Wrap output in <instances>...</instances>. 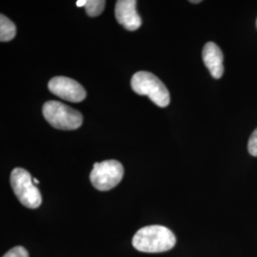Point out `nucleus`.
Here are the masks:
<instances>
[{
	"instance_id": "obj_1",
	"label": "nucleus",
	"mask_w": 257,
	"mask_h": 257,
	"mask_svg": "<svg viewBox=\"0 0 257 257\" xmlns=\"http://www.w3.org/2000/svg\"><path fill=\"white\" fill-rule=\"evenodd\" d=\"M175 243L176 238L173 231L159 225L141 228L133 238L134 248L149 253L168 251L175 247Z\"/></svg>"
},
{
	"instance_id": "obj_2",
	"label": "nucleus",
	"mask_w": 257,
	"mask_h": 257,
	"mask_svg": "<svg viewBox=\"0 0 257 257\" xmlns=\"http://www.w3.org/2000/svg\"><path fill=\"white\" fill-rule=\"evenodd\" d=\"M132 89L140 95H147L159 107L170 104V92L163 82L149 72H138L132 78Z\"/></svg>"
},
{
	"instance_id": "obj_3",
	"label": "nucleus",
	"mask_w": 257,
	"mask_h": 257,
	"mask_svg": "<svg viewBox=\"0 0 257 257\" xmlns=\"http://www.w3.org/2000/svg\"><path fill=\"white\" fill-rule=\"evenodd\" d=\"M11 186L19 202L29 209H37L42 202L39 190L26 170L16 168L11 174Z\"/></svg>"
},
{
	"instance_id": "obj_4",
	"label": "nucleus",
	"mask_w": 257,
	"mask_h": 257,
	"mask_svg": "<svg viewBox=\"0 0 257 257\" xmlns=\"http://www.w3.org/2000/svg\"><path fill=\"white\" fill-rule=\"evenodd\" d=\"M42 110L44 117L54 128L71 131L82 125V114L61 102H46Z\"/></svg>"
},
{
	"instance_id": "obj_5",
	"label": "nucleus",
	"mask_w": 257,
	"mask_h": 257,
	"mask_svg": "<svg viewBox=\"0 0 257 257\" xmlns=\"http://www.w3.org/2000/svg\"><path fill=\"white\" fill-rule=\"evenodd\" d=\"M124 175V169L116 160H106L93 165L90 179L98 191H109L117 186Z\"/></svg>"
},
{
	"instance_id": "obj_6",
	"label": "nucleus",
	"mask_w": 257,
	"mask_h": 257,
	"mask_svg": "<svg viewBox=\"0 0 257 257\" xmlns=\"http://www.w3.org/2000/svg\"><path fill=\"white\" fill-rule=\"evenodd\" d=\"M50 92L66 101L81 102L86 98V91L82 86L74 79L56 76L50 80L48 84Z\"/></svg>"
},
{
	"instance_id": "obj_7",
	"label": "nucleus",
	"mask_w": 257,
	"mask_h": 257,
	"mask_svg": "<svg viewBox=\"0 0 257 257\" xmlns=\"http://www.w3.org/2000/svg\"><path fill=\"white\" fill-rule=\"evenodd\" d=\"M136 0H119L115 4L117 22L128 31H136L141 26V18L137 12Z\"/></svg>"
},
{
	"instance_id": "obj_8",
	"label": "nucleus",
	"mask_w": 257,
	"mask_h": 257,
	"mask_svg": "<svg viewBox=\"0 0 257 257\" xmlns=\"http://www.w3.org/2000/svg\"><path fill=\"white\" fill-rule=\"evenodd\" d=\"M202 57L211 76L215 79L221 78L224 74V56L220 48L213 42H208L203 48Z\"/></svg>"
},
{
	"instance_id": "obj_9",
	"label": "nucleus",
	"mask_w": 257,
	"mask_h": 257,
	"mask_svg": "<svg viewBox=\"0 0 257 257\" xmlns=\"http://www.w3.org/2000/svg\"><path fill=\"white\" fill-rule=\"evenodd\" d=\"M17 28L7 17L0 16V40L1 42H7L16 37Z\"/></svg>"
},
{
	"instance_id": "obj_10",
	"label": "nucleus",
	"mask_w": 257,
	"mask_h": 257,
	"mask_svg": "<svg viewBox=\"0 0 257 257\" xmlns=\"http://www.w3.org/2000/svg\"><path fill=\"white\" fill-rule=\"evenodd\" d=\"M104 0H87L86 6L84 7L89 17H97L101 14L105 7Z\"/></svg>"
},
{
	"instance_id": "obj_11",
	"label": "nucleus",
	"mask_w": 257,
	"mask_h": 257,
	"mask_svg": "<svg viewBox=\"0 0 257 257\" xmlns=\"http://www.w3.org/2000/svg\"><path fill=\"white\" fill-rule=\"evenodd\" d=\"M2 257H29L27 249L21 246H18L15 248H11Z\"/></svg>"
},
{
	"instance_id": "obj_12",
	"label": "nucleus",
	"mask_w": 257,
	"mask_h": 257,
	"mask_svg": "<svg viewBox=\"0 0 257 257\" xmlns=\"http://www.w3.org/2000/svg\"><path fill=\"white\" fill-rule=\"evenodd\" d=\"M248 151L249 155L257 156V128L253 131V133L248 139Z\"/></svg>"
},
{
	"instance_id": "obj_13",
	"label": "nucleus",
	"mask_w": 257,
	"mask_h": 257,
	"mask_svg": "<svg viewBox=\"0 0 257 257\" xmlns=\"http://www.w3.org/2000/svg\"><path fill=\"white\" fill-rule=\"evenodd\" d=\"M86 3H87V0H78L76 2V6L77 7H85Z\"/></svg>"
},
{
	"instance_id": "obj_14",
	"label": "nucleus",
	"mask_w": 257,
	"mask_h": 257,
	"mask_svg": "<svg viewBox=\"0 0 257 257\" xmlns=\"http://www.w3.org/2000/svg\"><path fill=\"white\" fill-rule=\"evenodd\" d=\"M33 182H34V184L36 185V186H37L38 184H39V181L37 180V178H35V179H33Z\"/></svg>"
},
{
	"instance_id": "obj_15",
	"label": "nucleus",
	"mask_w": 257,
	"mask_h": 257,
	"mask_svg": "<svg viewBox=\"0 0 257 257\" xmlns=\"http://www.w3.org/2000/svg\"><path fill=\"white\" fill-rule=\"evenodd\" d=\"M200 2H201L200 0H196V1H194V0H193V1H191V3H194V4H196V3H200Z\"/></svg>"
},
{
	"instance_id": "obj_16",
	"label": "nucleus",
	"mask_w": 257,
	"mask_h": 257,
	"mask_svg": "<svg viewBox=\"0 0 257 257\" xmlns=\"http://www.w3.org/2000/svg\"><path fill=\"white\" fill-rule=\"evenodd\" d=\"M256 26H257V20H256Z\"/></svg>"
}]
</instances>
